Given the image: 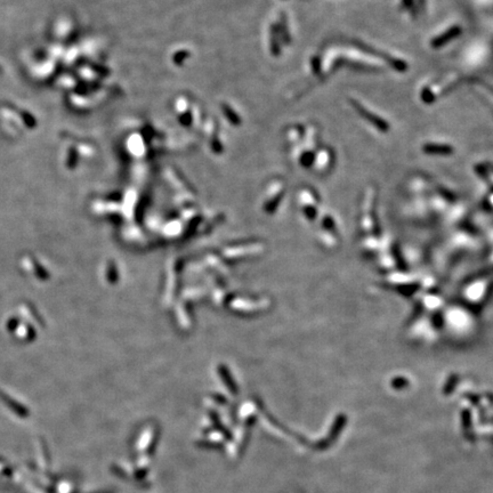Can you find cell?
Masks as SVG:
<instances>
[{
	"mask_svg": "<svg viewBox=\"0 0 493 493\" xmlns=\"http://www.w3.org/2000/svg\"><path fill=\"white\" fill-rule=\"evenodd\" d=\"M352 104H353V106L355 107V110H357L358 113H360L363 118H365L367 121H369L371 125H374V126L377 128L378 131L383 132V133L388 132L390 126H388V124L386 122L385 120L380 118V116H378L377 114L373 113V112H370L366 107H364L362 105V104L355 101V99H353Z\"/></svg>",
	"mask_w": 493,
	"mask_h": 493,
	"instance_id": "6da1fadb",
	"label": "cell"
},
{
	"mask_svg": "<svg viewBox=\"0 0 493 493\" xmlns=\"http://www.w3.org/2000/svg\"><path fill=\"white\" fill-rule=\"evenodd\" d=\"M460 32H461L460 27H458V26L452 27L451 29H449L448 31H445L444 33H442L441 36H438L437 38L433 39L432 46L434 48L443 47V46H444L446 43H449V41H451L453 38H455V37H458L459 35H460Z\"/></svg>",
	"mask_w": 493,
	"mask_h": 493,
	"instance_id": "7a4b0ae2",
	"label": "cell"
},
{
	"mask_svg": "<svg viewBox=\"0 0 493 493\" xmlns=\"http://www.w3.org/2000/svg\"><path fill=\"white\" fill-rule=\"evenodd\" d=\"M424 152L427 154H438V156H449L453 152V149L451 145L446 144H437V143H427L424 145Z\"/></svg>",
	"mask_w": 493,
	"mask_h": 493,
	"instance_id": "3957f363",
	"label": "cell"
}]
</instances>
